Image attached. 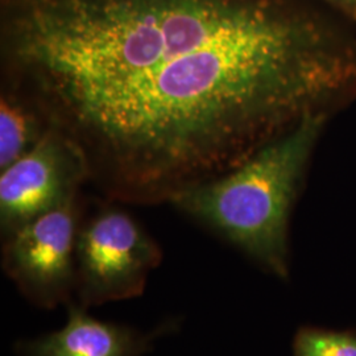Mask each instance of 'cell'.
I'll return each instance as SVG.
<instances>
[{
  "label": "cell",
  "instance_id": "cell-1",
  "mask_svg": "<svg viewBox=\"0 0 356 356\" xmlns=\"http://www.w3.org/2000/svg\"><path fill=\"white\" fill-rule=\"evenodd\" d=\"M1 51L123 204H170L356 86L355 51L281 0H13Z\"/></svg>",
  "mask_w": 356,
  "mask_h": 356
},
{
  "label": "cell",
  "instance_id": "cell-2",
  "mask_svg": "<svg viewBox=\"0 0 356 356\" xmlns=\"http://www.w3.org/2000/svg\"><path fill=\"white\" fill-rule=\"evenodd\" d=\"M325 119V113L307 116L241 165L179 193L170 204L286 276L289 213Z\"/></svg>",
  "mask_w": 356,
  "mask_h": 356
},
{
  "label": "cell",
  "instance_id": "cell-3",
  "mask_svg": "<svg viewBox=\"0 0 356 356\" xmlns=\"http://www.w3.org/2000/svg\"><path fill=\"white\" fill-rule=\"evenodd\" d=\"M163 252L139 222L119 207H103L81 223L76 294L85 307L139 297Z\"/></svg>",
  "mask_w": 356,
  "mask_h": 356
},
{
  "label": "cell",
  "instance_id": "cell-4",
  "mask_svg": "<svg viewBox=\"0 0 356 356\" xmlns=\"http://www.w3.org/2000/svg\"><path fill=\"white\" fill-rule=\"evenodd\" d=\"M79 226L76 197L3 238V270L31 304L54 309L73 301Z\"/></svg>",
  "mask_w": 356,
  "mask_h": 356
},
{
  "label": "cell",
  "instance_id": "cell-5",
  "mask_svg": "<svg viewBox=\"0 0 356 356\" xmlns=\"http://www.w3.org/2000/svg\"><path fill=\"white\" fill-rule=\"evenodd\" d=\"M89 181L81 152L61 131L49 126L41 139L0 170V226L3 238L31 219L76 198Z\"/></svg>",
  "mask_w": 356,
  "mask_h": 356
},
{
  "label": "cell",
  "instance_id": "cell-6",
  "mask_svg": "<svg viewBox=\"0 0 356 356\" xmlns=\"http://www.w3.org/2000/svg\"><path fill=\"white\" fill-rule=\"evenodd\" d=\"M60 330L17 344L20 356H141L163 331L144 334L129 326L91 317L88 307L70 301Z\"/></svg>",
  "mask_w": 356,
  "mask_h": 356
},
{
  "label": "cell",
  "instance_id": "cell-7",
  "mask_svg": "<svg viewBox=\"0 0 356 356\" xmlns=\"http://www.w3.org/2000/svg\"><path fill=\"white\" fill-rule=\"evenodd\" d=\"M0 101V170L24 156L49 127L38 104L4 83Z\"/></svg>",
  "mask_w": 356,
  "mask_h": 356
},
{
  "label": "cell",
  "instance_id": "cell-8",
  "mask_svg": "<svg viewBox=\"0 0 356 356\" xmlns=\"http://www.w3.org/2000/svg\"><path fill=\"white\" fill-rule=\"evenodd\" d=\"M296 356H356V337L327 331L301 330L294 341Z\"/></svg>",
  "mask_w": 356,
  "mask_h": 356
},
{
  "label": "cell",
  "instance_id": "cell-9",
  "mask_svg": "<svg viewBox=\"0 0 356 356\" xmlns=\"http://www.w3.org/2000/svg\"><path fill=\"white\" fill-rule=\"evenodd\" d=\"M356 23V0H326Z\"/></svg>",
  "mask_w": 356,
  "mask_h": 356
}]
</instances>
